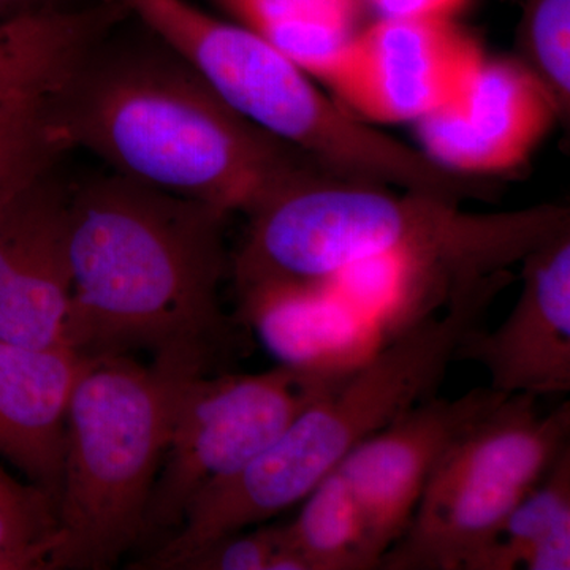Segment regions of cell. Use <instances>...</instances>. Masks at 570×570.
<instances>
[{
	"mask_svg": "<svg viewBox=\"0 0 570 570\" xmlns=\"http://www.w3.org/2000/svg\"><path fill=\"white\" fill-rule=\"evenodd\" d=\"M228 216L116 174L67 190V346L82 356L146 351L212 373L238 341L219 294Z\"/></svg>",
	"mask_w": 570,
	"mask_h": 570,
	"instance_id": "1",
	"label": "cell"
},
{
	"mask_svg": "<svg viewBox=\"0 0 570 570\" xmlns=\"http://www.w3.org/2000/svg\"><path fill=\"white\" fill-rule=\"evenodd\" d=\"M89 56L48 104L58 151L88 149L124 178L246 216L292 187L343 179L235 111L167 47Z\"/></svg>",
	"mask_w": 570,
	"mask_h": 570,
	"instance_id": "2",
	"label": "cell"
},
{
	"mask_svg": "<svg viewBox=\"0 0 570 570\" xmlns=\"http://www.w3.org/2000/svg\"><path fill=\"white\" fill-rule=\"evenodd\" d=\"M232 257L235 288L264 283H324L379 257H400L460 287L520 264L570 227V209L539 205L468 213L431 195L332 179L302 184L247 214Z\"/></svg>",
	"mask_w": 570,
	"mask_h": 570,
	"instance_id": "3",
	"label": "cell"
},
{
	"mask_svg": "<svg viewBox=\"0 0 570 570\" xmlns=\"http://www.w3.org/2000/svg\"><path fill=\"white\" fill-rule=\"evenodd\" d=\"M508 273L475 285L433 316L393 337L362 366L330 385L250 463L206 489L142 569L174 570L232 532L261 527L299 504L348 453L415 404L438 395L461 337L483 324Z\"/></svg>",
	"mask_w": 570,
	"mask_h": 570,
	"instance_id": "4",
	"label": "cell"
},
{
	"mask_svg": "<svg viewBox=\"0 0 570 570\" xmlns=\"http://www.w3.org/2000/svg\"><path fill=\"white\" fill-rule=\"evenodd\" d=\"M225 104L347 181L395 186L453 205L493 202L497 184L450 174L328 99L268 40L189 0H118Z\"/></svg>",
	"mask_w": 570,
	"mask_h": 570,
	"instance_id": "5",
	"label": "cell"
},
{
	"mask_svg": "<svg viewBox=\"0 0 570 570\" xmlns=\"http://www.w3.org/2000/svg\"><path fill=\"white\" fill-rule=\"evenodd\" d=\"M195 374L206 373L130 355L82 356L67 411L52 570L110 569L142 539L176 396Z\"/></svg>",
	"mask_w": 570,
	"mask_h": 570,
	"instance_id": "6",
	"label": "cell"
},
{
	"mask_svg": "<svg viewBox=\"0 0 570 570\" xmlns=\"http://www.w3.org/2000/svg\"><path fill=\"white\" fill-rule=\"evenodd\" d=\"M538 396L502 397L438 461L385 570H472L521 499L570 445V403L549 414Z\"/></svg>",
	"mask_w": 570,
	"mask_h": 570,
	"instance_id": "7",
	"label": "cell"
},
{
	"mask_svg": "<svg viewBox=\"0 0 570 570\" xmlns=\"http://www.w3.org/2000/svg\"><path fill=\"white\" fill-rule=\"evenodd\" d=\"M276 365L254 374H195L179 389L142 538L176 531L195 499L264 452L330 385Z\"/></svg>",
	"mask_w": 570,
	"mask_h": 570,
	"instance_id": "8",
	"label": "cell"
},
{
	"mask_svg": "<svg viewBox=\"0 0 570 570\" xmlns=\"http://www.w3.org/2000/svg\"><path fill=\"white\" fill-rule=\"evenodd\" d=\"M487 58L455 20L379 18L356 32L324 82L360 121L417 124L452 102Z\"/></svg>",
	"mask_w": 570,
	"mask_h": 570,
	"instance_id": "9",
	"label": "cell"
},
{
	"mask_svg": "<svg viewBox=\"0 0 570 570\" xmlns=\"http://www.w3.org/2000/svg\"><path fill=\"white\" fill-rule=\"evenodd\" d=\"M557 124L560 111L517 58L483 61L452 102L417 122L423 154L450 174H513Z\"/></svg>",
	"mask_w": 570,
	"mask_h": 570,
	"instance_id": "10",
	"label": "cell"
},
{
	"mask_svg": "<svg viewBox=\"0 0 570 570\" xmlns=\"http://www.w3.org/2000/svg\"><path fill=\"white\" fill-rule=\"evenodd\" d=\"M504 396L478 387L452 400L428 397L363 441L336 468L354 494L381 561L406 531L438 461Z\"/></svg>",
	"mask_w": 570,
	"mask_h": 570,
	"instance_id": "11",
	"label": "cell"
},
{
	"mask_svg": "<svg viewBox=\"0 0 570 570\" xmlns=\"http://www.w3.org/2000/svg\"><path fill=\"white\" fill-rule=\"evenodd\" d=\"M509 316L461 337L455 362L478 363L501 395H562L570 390V227L531 250Z\"/></svg>",
	"mask_w": 570,
	"mask_h": 570,
	"instance_id": "12",
	"label": "cell"
},
{
	"mask_svg": "<svg viewBox=\"0 0 570 570\" xmlns=\"http://www.w3.org/2000/svg\"><path fill=\"white\" fill-rule=\"evenodd\" d=\"M235 291L238 324L277 365L299 376L332 384L385 344L376 326L325 284L264 283Z\"/></svg>",
	"mask_w": 570,
	"mask_h": 570,
	"instance_id": "13",
	"label": "cell"
},
{
	"mask_svg": "<svg viewBox=\"0 0 570 570\" xmlns=\"http://www.w3.org/2000/svg\"><path fill=\"white\" fill-rule=\"evenodd\" d=\"M82 356L0 340V456L29 483L61 497L67 411Z\"/></svg>",
	"mask_w": 570,
	"mask_h": 570,
	"instance_id": "14",
	"label": "cell"
},
{
	"mask_svg": "<svg viewBox=\"0 0 570 570\" xmlns=\"http://www.w3.org/2000/svg\"><path fill=\"white\" fill-rule=\"evenodd\" d=\"M111 7L47 9L0 21V97L51 100L91 55Z\"/></svg>",
	"mask_w": 570,
	"mask_h": 570,
	"instance_id": "15",
	"label": "cell"
},
{
	"mask_svg": "<svg viewBox=\"0 0 570 570\" xmlns=\"http://www.w3.org/2000/svg\"><path fill=\"white\" fill-rule=\"evenodd\" d=\"M242 24L324 81L358 29L360 0H225Z\"/></svg>",
	"mask_w": 570,
	"mask_h": 570,
	"instance_id": "16",
	"label": "cell"
},
{
	"mask_svg": "<svg viewBox=\"0 0 570 570\" xmlns=\"http://www.w3.org/2000/svg\"><path fill=\"white\" fill-rule=\"evenodd\" d=\"M299 504L296 519L281 527V546L294 551L306 570L381 568L354 494L336 469Z\"/></svg>",
	"mask_w": 570,
	"mask_h": 570,
	"instance_id": "17",
	"label": "cell"
},
{
	"mask_svg": "<svg viewBox=\"0 0 570 570\" xmlns=\"http://www.w3.org/2000/svg\"><path fill=\"white\" fill-rule=\"evenodd\" d=\"M570 523V445L527 494L472 570L523 568L551 532Z\"/></svg>",
	"mask_w": 570,
	"mask_h": 570,
	"instance_id": "18",
	"label": "cell"
},
{
	"mask_svg": "<svg viewBox=\"0 0 570 570\" xmlns=\"http://www.w3.org/2000/svg\"><path fill=\"white\" fill-rule=\"evenodd\" d=\"M570 118V0H521L515 56Z\"/></svg>",
	"mask_w": 570,
	"mask_h": 570,
	"instance_id": "19",
	"label": "cell"
},
{
	"mask_svg": "<svg viewBox=\"0 0 570 570\" xmlns=\"http://www.w3.org/2000/svg\"><path fill=\"white\" fill-rule=\"evenodd\" d=\"M48 104L41 97H0V198L50 167L59 153L48 137Z\"/></svg>",
	"mask_w": 570,
	"mask_h": 570,
	"instance_id": "20",
	"label": "cell"
},
{
	"mask_svg": "<svg viewBox=\"0 0 570 570\" xmlns=\"http://www.w3.org/2000/svg\"><path fill=\"white\" fill-rule=\"evenodd\" d=\"M58 534V505L32 483L0 466V547L26 549Z\"/></svg>",
	"mask_w": 570,
	"mask_h": 570,
	"instance_id": "21",
	"label": "cell"
},
{
	"mask_svg": "<svg viewBox=\"0 0 570 570\" xmlns=\"http://www.w3.org/2000/svg\"><path fill=\"white\" fill-rule=\"evenodd\" d=\"M281 546V527L242 530L213 540L184 558L178 570H269Z\"/></svg>",
	"mask_w": 570,
	"mask_h": 570,
	"instance_id": "22",
	"label": "cell"
},
{
	"mask_svg": "<svg viewBox=\"0 0 570 570\" xmlns=\"http://www.w3.org/2000/svg\"><path fill=\"white\" fill-rule=\"evenodd\" d=\"M469 0H360L392 20H455Z\"/></svg>",
	"mask_w": 570,
	"mask_h": 570,
	"instance_id": "23",
	"label": "cell"
},
{
	"mask_svg": "<svg viewBox=\"0 0 570 570\" xmlns=\"http://www.w3.org/2000/svg\"><path fill=\"white\" fill-rule=\"evenodd\" d=\"M61 546V535L26 547V549H7L0 547V570H52L51 560Z\"/></svg>",
	"mask_w": 570,
	"mask_h": 570,
	"instance_id": "24",
	"label": "cell"
},
{
	"mask_svg": "<svg viewBox=\"0 0 570 570\" xmlns=\"http://www.w3.org/2000/svg\"><path fill=\"white\" fill-rule=\"evenodd\" d=\"M47 9H56V7L48 6L45 0H0V21Z\"/></svg>",
	"mask_w": 570,
	"mask_h": 570,
	"instance_id": "25",
	"label": "cell"
}]
</instances>
